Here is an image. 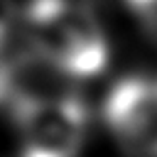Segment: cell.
I'll use <instances>...</instances> for the list:
<instances>
[{"mask_svg":"<svg viewBox=\"0 0 157 157\" xmlns=\"http://www.w3.org/2000/svg\"><path fill=\"white\" fill-rule=\"evenodd\" d=\"M12 22H15L12 0H0V49H2V44L7 42V34H10V29H12Z\"/></svg>","mask_w":157,"mask_h":157,"instance_id":"obj_4","label":"cell"},{"mask_svg":"<svg viewBox=\"0 0 157 157\" xmlns=\"http://www.w3.org/2000/svg\"><path fill=\"white\" fill-rule=\"evenodd\" d=\"M103 120L128 152L157 157V78H120L103 101Z\"/></svg>","mask_w":157,"mask_h":157,"instance_id":"obj_3","label":"cell"},{"mask_svg":"<svg viewBox=\"0 0 157 157\" xmlns=\"http://www.w3.org/2000/svg\"><path fill=\"white\" fill-rule=\"evenodd\" d=\"M32 52L69 78L98 76L110 59L105 32L96 15L71 0H34L27 10Z\"/></svg>","mask_w":157,"mask_h":157,"instance_id":"obj_1","label":"cell"},{"mask_svg":"<svg viewBox=\"0 0 157 157\" xmlns=\"http://www.w3.org/2000/svg\"><path fill=\"white\" fill-rule=\"evenodd\" d=\"M12 110L20 128V157H78L88 110L76 96H15Z\"/></svg>","mask_w":157,"mask_h":157,"instance_id":"obj_2","label":"cell"},{"mask_svg":"<svg viewBox=\"0 0 157 157\" xmlns=\"http://www.w3.org/2000/svg\"><path fill=\"white\" fill-rule=\"evenodd\" d=\"M137 17L145 25V29L157 39V0H150L142 10H137Z\"/></svg>","mask_w":157,"mask_h":157,"instance_id":"obj_5","label":"cell"}]
</instances>
